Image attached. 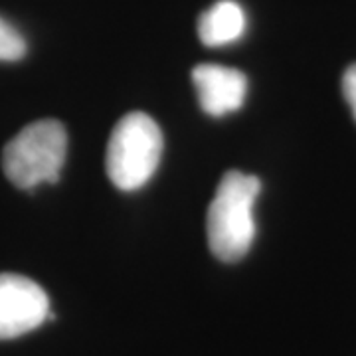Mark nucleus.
<instances>
[{"mask_svg":"<svg viewBox=\"0 0 356 356\" xmlns=\"http://www.w3.org/2000/svg\"><path fill=\"white\" fill-rule=\"evenodd\" d=\"M163 149V131L153 117L140 111L123 115L107 143V177L119 191H137L153 178Z\"/></svg>","mask_w":356,"mask_h":356,"instance_id":"nucleus-2","label":"nucleus"},{"mask_svg":"<svg viewBox=\"0 0 356 356\" xmlns=\"http://www.w3.org/2000/svg\"><path fill=\"white\" fill-rule=\"evenodd\" d=\"M26 56L24 36L10 22L0 18V62H18Z\"/></svg>","mask_w":356,"mask_h":356,"instance_id":"nucleus-7","label":"nucleus"},{"mask_svg":"<svg viewBox=\"0 0 356 356\" xmlns=\"http://www.w3.org/2000/svg\"><path fill=\"white\" fill-rule=\"evenodd\" d=\"M261 180L242 170H228L208 208L206 234L210 252L220 261H238L250 252L255 238L254 204Z\"/></svg>","mask_w":356,"mask_h":356,"instance_id":"nucleus-1","label":"nucleus"},{"mask_svg":"<svg viewBox=\"0 0 356 356\" xmlns=\"http://www.w3.org/2000/svg\"><path fill=\"white\" fill-rule=\"evenodd\" d=\"M67 154V133L58 119H40L24 127L2 153V168L14 186L32 191L56 184Z\"/></svg>","mask_w":356,"mask_h":356,"instance_id":"nucleus-3","label":"nucleus"},{"mask_svg":"<svg viewBox=\"0 0 356 356\" xmlns=\"http://www.w3.org/2000/svg\"><path fill=\"white\" fill-rule=\"evenodd\" d=\"M248 28L245 13L236 0H220L198 18V36L204 46L220 48L240 40Z\"/></svg>","mask_w":356,"mask_h":356,"instance_id":"nucleus-6","label":"nucleus"},{"mask_svg":"<svg viewBox=\"0 0 356 356\" xmlns=\"http://www.w3.org/2000/svg\"><path fill=\"white\" fill-rule=\"evenodd\" d=\"M343 95L356 121V64L348 65L343 76Z\"/></svg>","mask_w":356,"mask_h":356,"instance_id":"nucleus-8","label":"nucleus"},{"mask_svg":"<svg viewBox=\"0 0 356 356\" xmlns=\"http://www.w3.org/2000/svg\"><path fill=\"white\" fill-rule=\"evenodd\" d=\"M50 317V299L36 281L0 273V341L34 331Z\"/></svg>","mask_w":356,"mask_h":356,"instance_id":"nucleus-4","label":"nucleus"},{"mask_svg":"<svg viewBox=\"0 0 356 356\" xmlns=\"http://www.w3.org/2000/svg\"><path fill=\"white\" fill-rule=\"evenodd\" d=\"M192 81L204 113L224 117L242 109L248 95V77L236 67L200 64L192 70Z\"/></svg>","mask_w":356,"mask_h":356,"instance_id":"nucleus-5","label":"nucleus"}]
</instances>
